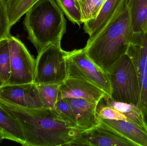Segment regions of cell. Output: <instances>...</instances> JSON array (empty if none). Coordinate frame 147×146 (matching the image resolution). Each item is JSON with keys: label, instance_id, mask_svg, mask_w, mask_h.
Here are the masks:
<instances>
[{"label": "cell", "instance_id": "cell-18", "mask_svg": "<svg viewBox=\"0 0 147 146\" xmlns=\"http://www.w3.org/2000/svg\"><path fill=\"white\" fill-rule=\"evenodd\" d=\"M39 0H6L7 11L12 27Z\"/></svg>", "mask_w": 147, "mask_h": 146}, {"label": "cell", "instance_id": "cell-5", "mask_svg": "<svg viewBox=\"0 0 147 146\" xmlns=\"http://www.w3.org/2000/svg\"><path fill=\"white\" fill-rule=\"evenodd\" d=\"M61 45H51L38 53L33 83L62 84L67 79L65 55Z\"/></svg>", "mask_w": 147, "mask_h": 146}, {"label": "cell", "instance_id": "cell-9", "mask_svg": "<svg viewBox=\"0 0 147 146\" xmlns=\"http://www.w3.org/2000/svg\"><path fill=\"white\" fill-rule=\"evenodd\" d=\"M136 146L101 121L91 129L79 133L69 146Z\"/></svg>", "mask_w": 147, "mask_h": 146}, {"label": "cell", "instance_id": "cell-4", "mask_svg": "<svg viewBox=\"0 0 147 146\" xmlns=\"http://www.w3.org/2000/svg\"><path fill=\"white\" fill-rule=\"evenodd\" d=\"M107 74L111 86V99L133 104L139 107L140 82L135 66L130 57L127 54L123 56Z\"/></svg>", "mask_w": 147, "mask_h": 146}, {"label": "cell", "instance_id": "cell-14", "mask_svg": "<svg viewBox=\"0 0 147 146\" xmlns=\"http://www.w3.org/2000/svg\"><path fill=\"white\" fill-rule=\"evenodd\" d=\"M116 133L129 141L136 146H147V133L135 124L122 120L102 119Z\"/></svg>", "mask_w": 147, "mask_h": 146}, {"label": "cell", "instance_id": "cell-11", "mask_svg": "<svg viewBox=\"0 0 147 146\" xmlns=\"http://www.w3.org/2000/svg\"><path fill=\"white\" fill-rule=\"evenodd\" d=\"M105 95L107 94L103 91L89 82L67 78L60 85L59 100L64 98L82 99L98 103Z\"/></svg>", "mask_w": 147, "mask_h": 146}, {"label": "cell", "instance_id": "cell-15", "mask_svg": "<svg viewBox=\"0 0 147 146\" xmlns=\"http://www.w3.org/2000/svg\"><path fill=\"white\" fill-rule=\"evenodd\" d=\"M101 99L108 106L124 115L129 122L135 124L147 133V127L142 112L138 106L132 103L114 101L107 95Z\"/></svg>", "mask_w": 147, "mask_h": 146}, {"label": "cell", "instance_id": "cell-17", "mask_svg": "<svg viewBox=\"0 0 147 146\" xmlns=\"http://www.w3.org/2000/svg\"><path fill=\"white\" fill-rule=\"evenodd\" d=\"M134 33L147 32V0H125Z\"/></svg>", "mask_w": 147, "mask_h": 146}, {"label": "cell", "instance_id": "cell-22", "mask_svg": "<svg viewBox=\"0 0 147 146\" xmlns=\"http://www.w3.org/2000/svg\"><path fill=\"white\" fill-rule=\"evenodd\" d=\"M106 0H78L84 22L96 17Z\"/></svg>", "mask_w": 147, "mask_h": 146}, {"label": "cell", "instance_id": "cell-7", "mask_svg": "<svg viewBox=\"0 0 147 146\" xmlns=\"http://www.w3.org/2000/svg\"><path fill=\"white\" fill-rule=\"evenodd\" d=\"M9 39L10 74L6 85L33 83L35 59L18 38L11 35Z\"/></svg>", "mask_w": 147, "mask_h": 146}, {"label": "cell", "instance_id": "cell-23", "mask_svg": "<svg viewBox=\"0 0 147 146\" xmlns=\"http://www.w3.org/2000/svg\"><path fill=\"white\" fill-rule=\"evenodd\" d=\"M54 109L63 121L72 127L77 129L76 118L67 98L61 99L58 100Z\"/></svg>", "mask_w": 147, "mask_h": 146}, {"label": "cell", "instance_id": "cell-19", "mask_svg": "<svg viewBox=\"0 0 147 146\" xmlns=\"http://www.w3.org/2000/svg\"><path fill=\"white\" fill-rule=\"evenodd\" d=\"M43 108L54 109L59 100L60 84L36 85Z\"/></svg>", "mask_w": 147, "mask_h": 146}, {"label": "cell", "instance_id": "cell-25", "mask_svg": "<svg viewBox=\"0 0 147 146\" xmlns=\"http://www.w3.org/2000/svg\"><path fill=\"white\" fill-rule=\"evenodd\" d=\"M11 27L7 11L6 0H0V42L11 36Z\"/></svg>", "mask_w": 147, "mask_h": 146}, {"label": "cell", "instance_id": "cell-1", "mask_svg": "<svg viewBox=\"0 0 147 146\" xmlns=\"http://www.w3.org/2000/svg\"><path fill=\"white\" fill-rule=\"evenodd\" d=\"M0 106L19 123L25 146H69L79 133L63 121L54 109L25 108L1 98Z\"/></svg>", "mask_w": 147, "mask_h": 146}, {"label": "cell", "instance_id": "cell-8", "mask_svg": "<svg viewBox=\"0 0 147 146\" xmlns=\"http://www.w3.org/2000/svg\"><path fill=\"white\" fill-rule=\"evenodd\" d=\"M126 54L135 66L140 89L139 108L147 127V32L134 33Z\"/></svg>", "mask_w": 147, "mask_h": 146}, {"label": "cell", "instance_id": "cell-27", "mask_svg": "<svg viewBox=\"0 0 147 146\" xmlns=\"http://www.w3.org/2000/svg\"><path fill=\"white\" fill-rule=\"evenodd\" d=\"M3 85V84L2 81L1 80L0 78V87H1Z\"/></svg>", "mask_w": 147, "mask_h": 146}, {"label": "cell", "instance_id": "cell-3", "mask_svg": "<svg viewBox=\"0 0 147 146\" xmlns=\"http://www.w3.org/2000/svg\"><path fill=\"white\" fill-rule=\"evenodd\" d=\"M26 14L24 25L28 38L38 53L51 45H61L66 21L55 0H39Z\"/></svg>", "mask_w": 147, "mask_h": 146}, {"label": "cell", "instance_id": "cell-26", "mask_svg": "<svg viewBox=\"0 0 147 146\" xmlns=\"http://www.w3.org/2000/svg\"><path fill=\"white\" fill-rule=\"evenodd\" d=\"M3 139H3L2 136L1 135V134H0V143H1L2 142L3 140Z\"/></svg>", "mask_w": 147, "mask_h": 146}, {"label": "cell", "instance_id": "cell-20", "mask_svg": "<svg viewBox=\"0 0 147 146\" xmlns=\"http://www.w3.org/2000/svg\"><path fill=\"white\" fill-rule=\"evenodd\" d=\"M67 18L80 26L84 23L81 9L78 0H55Z\"/></svg>", "mask_w": 147, "mask_h": 146}, {"label": "cell", "instance_id": "cell-2", "mask_svg": "<svg viewBox=\"0 0 147 146\" xmlns=\"http://www.w3.org/2000/svg\"><path fill=\"white\" fill-rule=\"evenodd\" d=\"M133 34L124 0L114 17L93 39L87 41L84 49L93 63L103 72L109 74L127 53Z\"/></svg>", "mask_w": 147, "mask_h": 146}, {"label": "cell", "instance_id": "cell-10", "mask_svg": "<svg viewBox=\"0 0 147 146\" xmlns=\"http://www.w3.org/2000/svg\"><path fill=\"white\" fill-rule=\"evenodd\" d=\"M0 98L21 107L43 108L36 84L6 85L0 87Z\"/></svg>", "mask_w": 147, "mask_h": 146}, {"label": "cell", "instance_id": "cell-13", "mask_svg": "<svg viewBox=\"0 0 147 146\" xmlns=\"http://www.w3.org/2000/svg\"><path fill=\"white\" fill-rule=\"evenodd\" d=\"M124 0H106L96 17L84 22L85 32L89 35L88 41L93 39L109 22L121 7Z\"/></svg>", "mask_w": 147, "mask_h": 146}, {"label": "cell", "instance_id": "cell-21", "mask_svg": "<svg viewBox=\"0 0 147 146\" xmlns=\"http://www.w3.org/2000/svg\"><path fill=\"white\" fill-rule=\"evenodd\" d=\"M9 38L0 42V78L6 85L10 74V57Z\"/></svg>", "mask_w": 147, "mask_h": 146}, {"label": "cell", "instance_id": "cell-16", "mask_svg": "<svg viewBox=\"0 0 147 146\" xmlns=\"http://www.w3.org/2000/svg\"><path fill=\"white\" fill-rule=\"evenodd\" d=\"M0 134L3 139L25 146L26 141L19 123L0 106Z\"/></svg>", "mask_w": 147, "mask_h": 146}, {"label": "cell", "instance_id": "cell-6", "mask_svg": "<svg viewBox=\"0 0 147 146\" xmlns=\"http://www.w3.org/2000/svg\"><path fill=\"white\" fill-rule=\"evenodd\" d=\"M67 78L89 82L111 97V86L108 74L101 70L91 60L84 49L66 51Z\"/></svg>", "mask_w": 147, "mask_h": 146}, {"label": "cell", "instance_id": "cell-24", "mask_svg": "<svg viewBox=\"0 0 147 146\" xmlns=\"http://www.w3.org/2000/svg\"><path fill=\"white\" fill-rule=\"evenodd\" d=\"M96 111L100 120H122L128 121L124 115L105 104L101 99L97 104Z\"/></svg>", "mask_w": 147, "mask_h": 146}, {"label": "cell", "instance_id": "cell-12", "mask_svg": "<svg viewBox=\"0 0 147 146\" xmlns=\"http://www.w3.org/2000/svg\"><path fill=\"white\" fill-rule=\"evenodd\" d=\"M72 108L79 133L91 129L101 123L97 115L98 103L82 99L67 98Z\"/></svg>", "mask_w": 147, "mask_h": 146}]
</instances>
